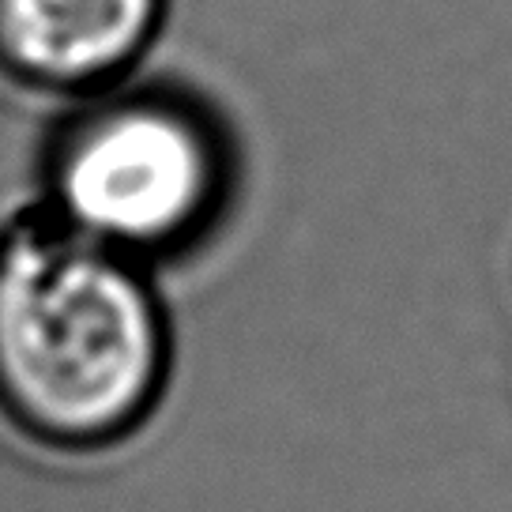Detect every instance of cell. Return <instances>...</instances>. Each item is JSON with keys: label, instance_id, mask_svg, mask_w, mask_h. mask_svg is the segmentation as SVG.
I'll return each instance as SVG.
<instances>
[{"label": "cell", "instance_id": "1", "mask_svg": "<svg viewBox=\"0 0 512 512\" xmlns=\"http://www.w3.org/2000/svg\"><path fill=\"white\" fill-rule=\"evenodd\" d=\"M162 320L128 253L64 219L0 238V400L31 433L95 445L147 411Z\"/></svg>", "mask_w": 512, "mask_h": 512}, {"label": "cell", "instance_id": "2", "mask_svg": "<svg viewBox=\"0 0 512 512\" xmlns=\"http://www.w3.org/2000/svg\"><path fill=\"white\" fill-rule=\"evenodd\" d=\"M215 181V147L192 117L162 102H121L64 140L53 185L64 223L132 253L189 234Z\"/></svg>", "mask_w": 512, "mask_h": 512}, {"label": "cell", "instance_id": "3", "mask_svg": "<svg viewBox=\"0 0 512 512\" xmlns=\"http://www.w3.org/2000/svg\"><path fill=\"white\" fill-rule=\"evenodd\" d=\"M162 0H0V61L49 87L121 72L155 31Z\"/></svg>", "mask_w": 512, "mask_h": 512}]
</instances>
